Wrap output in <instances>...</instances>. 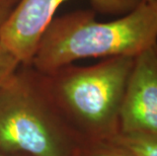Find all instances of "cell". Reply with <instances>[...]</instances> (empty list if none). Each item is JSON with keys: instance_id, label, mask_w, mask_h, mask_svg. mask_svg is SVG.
Returning a JSON list of instances; mask_svg holds the SVG:
<instances>
[{"instance_id": "6da1fadb", "label": "cell", "mask_w": 157, "mask_h": 156, "mask_svg": "<svg viewBox=\"0 0 157 156\" xmlns=\"http://www.w3.org/2000/svg\"><path fill=\"white\" fill-rule=\"evenodd\" d=\"M157 43V0L140 1L111 21H96L91 10L55 17L39 42L31 66L49 75L88 58L136 57Z\"/></svg>"}, {"instance_id": "7a4b0ae2", "label": "cell", "mask_w": 157, "mask_h": 156, "mask_svg": "<svg viewBox=\"0 0 157 156\" xmlns=\"http://www.w3.org/2000/svg\"><path fill=\"white\" fill-rule=\"evenodd\" d=\"M134 58H105L91 66L71 64L43 74L53 104L71 122L80 141L111 140L120 132V115Z\"/></svg>"}, {"instance_id": "3957f363", "label": "cell", "mask_w": 157, "mask_h": 156, "mask_svg": "<svg viewBox=\"0 0 157 156\" xmlns=\"http://www.w3.org/2000/svg\"><path fill=\"white\" fill-rule=\"evenodd\" d=\"M60 120L44 75L19 68L0 86V151L76 156L81 141Z\"/></svg>"}, {"instance_id": "277c9868", "label": "cell", "mask_w": 157, "mask_h": 156, "mask_svg": "<svg viewBox=\"0 0 157 156\" xmlns=\"http://www.w3.org/2000/svg\"><path fill=\"white\" fill-rule=\"evenodd\" d=\"M68 0H18L0 29V46L21 65L31 66L45 29L60 5ZM96 11L123 15L140 0H89Z\"/></svg>"}, {"instance_id": "5b68a950", "label": "cell", "mask_w": 157, "mask_h": 156, "mask_svg": "<svg viewBox=\"0 0 157 156\" xmlns=\"http://www.w3.org/2000/svg\"><path fill=\"white\" fill-rule=\"evenodd\" d=\"M120 132L157 136V43L134 58L120 115Z\"/></svg>"}, {"instance_id": "8992f818", "label": "cell", "mask_w": 157, "mask_h": 156, "mask_svg": "<svg viewBox=\"0 0 157 156\" xmlns=\"http://www.w3.org/2000/svg\"><path fill=\"white\" fill-rule=\"evenodd\" d=\"M136 156H157V136L139 133H118L111 139Z\"/></svg>"}, {"instance_id": "52a82bcc", "label": "cell", "mask_w": 157, "mask_h": 156, "mask_svg": "<svg viewBox=\"0 0 157 156\" xmlns=\"http://www.w3.org/2000/svg\"><path fill=\"white\" fill-rule=\"evenodd\" d=\"M76 156H136L111 140L81 141Z\"/></svg>"}, {"instance_id": "ba28073f", "label": "cell", "mask_w": 157, "mask_h": 156, "mask_svg": "<svg viewBox=\"0 0 157 156\" xmlns=\"http://www.w3.org/2000/svg\"><path fill=\"white\" fill-rule=\"evenodd\" d=\"M21 64L5 48L0 46V86L14 73Z\"/></svg>"}, {"instance_id": "9c48e42d", "label": "cell", "mask_w": 157, "mask_h": 156, "mask_svg": "<svg viewBox=\"0 0 157 156\" xmlns=\"http://www.w3.org/2000/svg\"><path fill=\"white\" fill-rule=\"evenodd\" d=\"M13 6L14 5H2L0 6V29H1L2 25L4 24L6 18L8 17L9 13L11 12Z\"/></svg>"}, {"instance_id": "30bf717a", "label": "cell", "mask_w": 157, "mask_h": 156, "mask_svg": "<svg viewBox=\"0 0 157 156\" xmlns=\"http://www.w3.org/2000/svg\"><path fill=\"white\" fill-rule=\"evenodd\" d=\"M18 0H0V6L2 5H15Z\"/></svg>"}, {"instance_id": "8fae6325", "label": "cell", "mask_w": 157, "mask_h": 156, "mask_svg": "<svg viewBox=\"0 0 157 156\" xmlns=\"http://www.w3.org/2000/svg\"><path fill=\"white\" fill-rule=\"evenodd\" d=\"M140 1H144V2H152L154 0H140Z\"/></svg>"}, {"instance_id": "7c38bea8", "label": "cell", "mask_w": 157, "mask_h": 156, "mask_svg": "<svg viewBox=\"0 0 157 156\" xmlns=\"http://www.w3.org/2000/svg\"><path fill=\"white\" fill-rule=\"evenodd\" d=\"M0 156H7V155H3V154H1V153H0Z\"/></svg>"}]
</instances>
